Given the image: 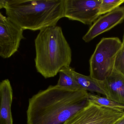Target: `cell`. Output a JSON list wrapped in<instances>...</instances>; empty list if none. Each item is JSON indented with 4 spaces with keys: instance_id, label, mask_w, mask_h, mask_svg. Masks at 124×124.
I'll return each instance as SVG.
<instances>
[{
    "instance_id": "cell-1",
    "label": "cell",
    "mask_w": 124,
    "mask_h": 124,
    "mask_svg": "<svg viewBox=\"0 0 124 124\" xmlns=\"http://www.w3.org/2000/svg\"><path fill=\"white\" fill-rule=\"evenodd\" d=\"M87 91L50 86L30 98L27 124H64L87 106Z\"/></svg>"
},
{
    "instance_id": "cell-2",
    "label": "cell",
    "mask_w": 124,
    "mask_h": 124,
    "mask_svg": "<svg viewBox=\"0 0 124 124\" xmlns=\"http://www.w3.org/2000/svg\"><path fill=\"white\" fill-rule=\"evenodd\" d=\"M65 0H5L7 17L24 30L56 25L64 17Z\"/></svg>"
},
{
    "instance_id": "cell-3",
    "label": "cell",
    "mask_w": 124,
    "mask_h": 124,
    "mask_svg": "<svg viewBox=\"0 0 124 124\" xmlns=\"http://www.w3.org/2000/svg\"><path fill=\"white\" fill-rule=\"evenodd\" d=\"M35 67L45 78L54 77L70 66L71 50L61 27L51 26L40 31L35 40Z\"/></svg>"
},
{
    "instance_id": "cell-4",
    "label": "cell",
    "mask_w": 124,
    "mask_h": 124,
    "mask_svg": "<svg viewBox=\"0 0 124 124\" xmlns=\"http://www.w3.org/2000/svg\"><path fill=\"white\" fill-rule=\"evenodd\" d=\"M122 46V41L117 37L102 38L90 59V76L105 81L113 71L116 56Z\"/></svg>"
},
{
    "instance_id": "cell-5",
    "label": "cell",
    "mask_w": 124,
    "mask_h": 124,
    "mask_svg": "<svg viewBox=\"0 0 124 124\" xmlns=\"http://www.w3.org/2000/svg\"><path fill=\"white\" fill-rule=\"evenodd\" d=\"M124 116V112L103 107L89 102L87 106L64 124H110Z\"/></svg>"
},
{
    "instance_id": "cell-6",
    "label": "cell",
    "mask_w": 124,
    "mask_h": 124,
    "mask_svg": "<svg viewBox=\"0 0 124 124\" xmlns=\"http://www.w3.org/2000/svg\"><path fill=\"white\" fill-rule=\"evenodd\" d=\"M101 0H65L64 17L92 25L100 17Z\"/></svg>"
},
{
    "instance_id": "cell-7",
    "label": "cell",
    "mask_w": 124,
    "mask_h": 124,
    "mask_svg": "<svg viewBox=\"0 0 124 124\" xmlns=\"http://www.w3.org/2000/svg\"><path fill=\"white\" fill-rule=\"evenodd\" d=\"M23 30L0 12V57H11L18 51L24 38Z\"/></svg>"
},
{
    "instance_id": "cell-8",
    "label": "cell",
    "mask_w": 124,
    "mask_h": 124,
    "mask_svg": "<svg viewBox=\"0 0 124 124\" xmlns=\"http://www.w3.org/2000/svg\"><path fill=\"white\" fill-rule=\"evenodd\" d=\"M124 20V7H119L112 11L99 17L91 25L82 39L86 43L90 42L101 34L105 33Z\"/></svg>"
},
{
    "instance_id": "cell-9",
    "label": "cell",
    "mask_w": 124,
    "mask_h": 124,
    "mask_svg": "<svg viewBox=\"0 0 124 124\" xmlns=\"http://www.w3.org/2000/svg\"><path fill=\"white\" fill-rule=\"evenodd\" d=\"M13 90L10 81L0 82V124H13L11 112Z\"/></svg>"
},
{
    "instance_id": "cell-10",
    "label": "cell",
    "mask_w": 124,
    "mask_h": 124,
    "mask_svg": "<svg viewBox=\"0 0 124 124\" xmlns=\"http://www.w3.org/2000/svg\"><path fill=\"white\" fill-rule=\"evenodd\" d=\"M63 68L73 77L81 89L102 94L107 98L108 97L105 81H98L90 75H85L79 73L70 66Z\"/></svg>"
},
{
    "instance_id": "cell-11",
    "label": "cell",
    "mask_w": 124,
    "mask_h": 124,
    "mask_svg": "<svg viewBox=\"0 0 124 124\" xmlns=\"http://www.w3.org/2000/svg\"><path fill=\"white\" fill-rule=\"evenodd\" d=\"M105 81L108 98L124 105V75L114 69Z\"/></svg>"
},
{
    "instance_id": "cell-12",
    "label": "cell",
    "mask_w": 124,
    "mask_h": 124,
    "mask_svg": "<svg viewBox=\"0 0 124 124\" xmlns=\"http://www.w3.org/2000/svg\"><path fill=\"white\" fill-rule=\"evenodd\" d=\"M89 101L103 107L121 112H124V105L116 102L107 97H103L94 94H88Z\"/></svg>"
},
{
    "instance_id": "cell-13",
    "label": "cell",
    "mask_w": 124,
    "mask_h": 124,
    "mask_svg": "<svg viewBox=\"0 0 124 124\" xmlns=\"http://www.w3.org/2000/svg\"><path fill=\"white\" fill-rule=\"evenodd\" d=\"M59 73V78L56 85L69 89H81L73 77L63 68H62Z\"/></svg>"
},
{
    "instance_id": "cell-14",
    "label": "cell",
    "mask_w": 124,
    "mask_h": 124,
    "mask_svg": "<svg viewBox=\"0 0 124 124\" xmlns=\"http://www.w3.org/2000/svg\"><path fill=\"white\" fill-rule=\"evenodd\" d=\"M124 3V0H101L100 15H104L119 7Z\"/></svg>"
},
{
    "instance_id": "cell-15",
    "label": "cell",
    "mask_w": 124,
    "mask_h": 124,
    "mask_svg": "<svg viewBox=\"0 0 124 124\" xmlns=\"http://www.w3.org/2000/svg\"><path fill=\"white\" fill-rule=\"evenodd\" d=\"M114 69L124 75V36L122 46L116 56Z\"/></svg>"
},
{
    "instance_id": "cell-16",
    "label": "cell",
    "mask_w": 124,
    "mask_h": 124,
    "mask_svg": "<svg viewBox=\"0 0 124 124\" xmlns=\"http://www.w3.org/2000/svg\"><path fill=\"white\" fill-rule=\"evenodd\" d=\"M5 6V0H0V10L4 8Z\"/></svg>"
},
{
    "instance_id": "cell-17",
    "label": "cell",
    "mask_w": 124,
    "mask_h": 124,
    "mask_svg": "<svg viewBox=\"0 0 124 124\" xmlns=\"http://www.w3.org/2000/svg\"></svg>"
}]
</instances>
